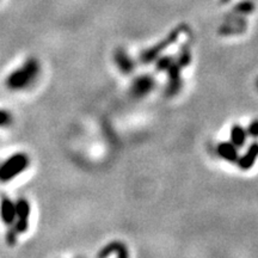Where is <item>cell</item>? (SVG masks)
Returning <instances> with one entry per match:
<instances>
[{"instance_id":"cell-8","label":"cell","mask_w":258,"mask_h":258,"mask_svg":"<svg viewBox=\"0 0 258 258\" xmlns=\"http://www.w3.org/2000/svg\"><path fill=\"white\" fill-rule=\"evenodd\" d=\"M258 158V143L254 141L247 148L246 153L240 158H238V160L235 163L238 164V166L240 167L241 170H250L251 167L254 165Z\"/></svg>"},{"instance_id":"cell-10","label":"cell","mask_w":258,"mask_h":258,"mask_svg":"<svg viewBox=\"0 0 258 258\" xmlns=\"http://www.w3.org/2000/svg\"><path fill=\"white\" fill-rule=\"evenodd\" d=\"M217 152L219 157L228 161V163H235L238 158H239V156H238V148L231 141H224V143L219 144Z\"/></svg>"},{"instance_id":"cell-9","label":"cell","mask_w":258,"mask_h":258,"mask_svg":"<svg viewBox=\"0 0 258 258\" xmlns=\"http://www.w3.org/2000/svg\"><path fill=\"white\" fill-rule=\"evenodd\" d=\"M0 217L6 225L12 226L16 220V205L9 198H3L0 202Z\"/></svg>"},{"instance_id":"cell-2","label":"cell","mask_w":258,"mask_h":258,"mask_svg":"<svg viewBox=\"0 0 258 258\" xmlns=\"http://www.w3.org/2000/svg\"><path fill=\"white\" fill-rule=\"evenodd\" d=\"M29 163H30V160H29L27 154L16 153L14 156H11L0 166V180L5 183L16 178L27 169Z\"/></svg>"},{"instance_id":"cell-14","label":"cell","mask_w":258,"mask_h":258,"mask_svg":"<svg viewBox=\"0 0 258 258\" xmlns=\"http://www.w3.org/2000/svg\"><path fill=\"white\" fill-rule=\"evenodd\" d=\"M177 62L179 63V66L182 67V69L183 67H186L190 62H191V53H190L189 48L186 46L180 47Z\"/></svg>"},{"instance_id":"cell-12","label":"cell","mask_w":258,"mask_h":258,"mask_svg":"<svg viewBox=\"0 0 258 258\" xmlns=\"http://www.w3.org/2000/svg\"><path fill=\"white\" fill-rule=\"evenodd\" d=\"M247 133L239 124H234L231 128V143L237 148H241L246 143Z\"/></svg>"},{"instance_id":"cell-15","label":"cell","mask_w":258,"mask_h":258,"mask_svg":"<svg viewBox=\"0 0 258 258\" xmlns=\"http://www.w3.org/2000/svg\"><path fill=\"white\" fill-rule=\"evenodd\" d=\"M246 133L249 137L258 139V120H254L249 124V127L246 129Z\"/></svg>"},{"instance_id":"cell-3","label":"cell","mask_w":258,"mask_h":258,"mask_svg":"<svg viewBox=\"0 0 258 258\" xmlns=\"http://www.w3.org/2000/svg\"><path fill=\"white\" fill-rule=\"evenodd\" d=\"M182 31H183V27L175 28L172 31L170 32L169 35H167L166 37H164L163 40L158 42L157 44H154L153 47H151V48H148V49L144 50L143 53L140 54V57H139L140 62L147 64V63H151L152 61L156 60L157 57L161 54V51H164L167 47L172 46L173 43H176L177 40H178L180 32H182Z\"/></svg>"},{"instance_id":"cell-1","label":"cell","mask_w":258,"mask_h":258,"mask_svg":"<svg viewBox=\"0 0 258 258\" xmlns=\"http://www.w3.org/2000/svg\"><path fill=\"white\" fill-rule=\"evenodd\" d=\"M38 73H40V62L34 57H30L19 69L10 74L6 79V86L14 91L27 89L36 80Z\"/></svg>"},{"instance_id":"cell-4","label":"cell","mask_w":258,"mask_h":258,"mask_svg":"<svg viewBox=\"0 0 258 258\" xmlns=\"http://www.w3.org/2000/svg\"><path fill=\"white\" fill-rule=\"evenodd\" d=\"M180 71L182 67L175 59L171 62L164 72L167 73V86L165 90V95L167 97H173L179 92L182 88V79H180Z\"/></svg>"},{"instance_id":"cell-18","label":"cell","mask_w":258,"mask_h":258,"mask_svg":"<svg viewBox=\"0 0 258 258\" xmlns=\"http://www.w3.org/2000/svg\"><path fill=\"white\" fill-rule=\"evenodd\" d=\"M226 2H227V0H222V3H226Z\"/></svg>"},{"instance_id":"cell-16","label":"cell","mask_w":258,"mask_h":258,"mask_svg":"<svg viewBox=\"0 0 258 258\" xmlns=\"http://www.w3.org/2000/svg\"><path fill=\"white\" fill-rule=\"evenodd\" d=\"M10 122H11V114L5 110H0V127L8 125Z\"/></svg>"},{"instance_id":"cell-17","label":"cell","mask_w":258,"mask_h":258,"mask_svg":"<svg viewBox=\"0 0 258 258\" xmlns=\"http://www.w3.org/2000/svg\"><path fill=\"white\" fill-rule=\"evenodd\" d=\"M256 86H257V90H258V79H257V83H256Z\"/></svg>"},{"instance_id":"cell-7","label":"cell","mask_w":258,"mask_h":258,"mask_svg":"<svg viewBox=\"0 0 258 258\" xmlns=\"http://www.w3.org/2000/svg\"><path fill=\"white\" fill-rule=\"evenodd\" d=\"M114 62L117 66V69L123 74L132 73L135 69L134 61L129 56V54L122 48H117L114 53Z\"/></svg>"},{"instance_id":"cell-5","label":"cell","mask_w":258,"mask_h":258,"mask_svg":"<svg viewBox=\"0 0 258 258\" xmlns=\"http://www.w3.org/2000/svg\"><path fill=\"white\" fill-rule=\"evenodd\" d=\"M16 205V220L14 226L18 234L27 232L29 227V217H30V203L25 199H18Z\"/></svg>"},{"instance_id":"cell-11","label":"cell","mask_w":258,"mask_h":258,"mask_svg":"<svg viewBox=\"0 0 258 258\" xmlns=\"http://www.w3.org/2000/svg\"><path fill=\"white\" fill-rule=\"evenodd\" d=\"M112 253H115V256L118 258H127L128 257L127 247H125L122 243H120V241H112V243L108 244L106 246L103 247V249L99 251L98 253H97V256L108 257Z\"/></svg>"},{"instance_id":"cell-13","label":"cell","mask_w":258,"mask_h":258,"mask_svg":"<svg viewBox=\"0 0 258 258\" xmlns=\"http://www.w3.org/2000/svg\"><path fill=\"white\" fill-rule=\"evenodd\" d=\"M253 10H254L253 3L250 2V0H245V2H241L238 5L234 6L233 14L239 15V16H245V15L252 14Z\"/></svg>"},{"instance_id":"cell-6","label":"cell","mask_w":258,"mask_h":258,"mask_svg":"<svg viewBox=\"0 0 258 258\" xmlns=\"http://www.w3.org/2000/svg\"><path fill=\"white\" fill-rule=\"evenodd\" d=\"M156 82L151 76L144 74V76H139L132 83L131 86V96L134 98H143L146 97L154 89Z\"/></svg>"}]
</instances>
